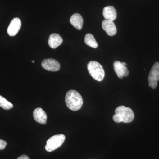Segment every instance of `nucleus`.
Returning <instances> with one entry per match:
<instances>
[{
	"mask_svg": "<svg viewBox=\"0 0 159 159\" xmlns=\"http://www.w3.org/2000/svg\"><path fill=\"white\" fill-rule=\"evenodd\" d=\"M65 101L67 106L73 111L79 110L82 107V97L77 91L71 90L66 94Z\"/></svg>",
	"mask_w": 159,
	"mask_h": 159,
	"instance_id": "1",
	"label": "nucleus"
},
{
	"mask_svg": "<svg viewBox=\"0 0 159 159\" xmlns=\"http://www.w3.org/2000/svg\"><path fill=\"white\" fill-rule=\"evenodd\" d=\"M88 70L89 73L94 79L101 81L105 77V72L102 66L95 61H91L88 64Z\"/></svg>",
	"mask_w": 159,
	"mask_h": 159,
	"instance_id": "2",
	"label": "nucleus"
},
{
	"mask_svg": "<svg viewBox=\"0 0 159 159\" xmlns=\"http://www.w3.org/2000/svg\"><path fill=\"white\" fill-rule=\"evenodd\" d=\"M66 137L63 134H57L53 136L47 141L45 149L48 152H51L59 148L65 140Z\"/></svg>",
	"mask_w": 159,
	"mask_h": 159,
	"instance_id": "3",
	"label": "nucleus"
},
{
	"mask_svg": "<svg viewBox=\"0 0 159 159\" xmlns=\"http://www.w3.org/2000/svg\"><path fill=\"white\" fill-rule=\"evenodd\" d=\"M115 113L121 117L122 122L124 123H130L133 121L134 118L133 111L124 106H120L117 107L115 110Z\"/></svg>",
	"mask_w": 159,
	"mask_h": 159,
	"instance_id": "4",
	"label": "nucleus"
},
{
	"mask_svg": "<svg viewBox=\"0 0 159 159\" xmlns=\"http://www.w3.org/2000/svg\"><path fill=\"white\" fill-rule=\"evenodd\" d=\"M148 84L152 89H155L159 80V63L156 62L152 66L148 77Z\"/></svg>",
	"mask_w": 159,
	"mask_h": 159,
	"instance_id": "5",
	"label": "nucleus"
},
{
	"mask_svg": "<svg viewBox=\"0 0 159 159\" xmlns=\"http://www.w3.org/2000/svg\"><path fill=\"white\" fill-rule=\"evenodd\" d=\"M42 66L45 70L51 72H56L60 69V64L56 60L49 58L44 60L41 63Z\"/></svg>",
	"mask_w": 159,
	"mask_h": 159,
	"instance_id": "6",
	"label": "nucleus"
},
{
	"mask_svg": "<svg viewBox=\"0 0 159 159\" xmlns=\"http://www.w3.org/2000/svg\"><path fill=\"white\" fill-rule=\"evenodd\" d=\"M21 27V21L18 18H15L9 24L7 32L9 36H14L18 33Z\"/></svg>",
	"mask_w": 159,
	"mask_h": 159,
	"instance_id": "7",
	"label": "nucleus"
},
{
	"mask_svg": "<svg viewBox=\"0 0 159 159\" xmlns=\"http://www.w3.org/2000/svg\"><path fill=\"white\" fill-rule=\"evenodd\" d=\"M114 70L116 74L118 77L120 79L123 77H126L128 76L129 72L126 66L123 65L122 62L116 61L114 63Z\"/></svg>",
	"mask_w": 159,
	"mask_h": 159,
	"instance_id": "8",
	"label": "nucleus"
},
{
	"mask_svg": "<svg viewBox=\"0 0 159 159\" xmlns=\"http://www.w3.org/2000/svg\"><path fill=\"white\" fill-rule=\"evenodd\" d=\"M102 29L109 36H114L116 34L117 29L113 21L104 20L102 23Z\"/></svg>",
	"mask_w": 159,
	"mask_h": 159,
	"instance_id": "9",
	"label": "nucleus"
},
{
	"mask_svg": "<svg viewBox=\"0 0 159 159\" xmlns=\"http://www.w3.org/2000/svg\"><path fill=\"white\" fill-rule=\"evenodd\" d=\"M33 115L36 122L42 124L47 123V115L43 109L40 107L35 109L33 111Z\"/></svg>",
	"mask_w": 159,
	"mask_h": 159,
	"instance_id": "10",
	"label": "nucleus"
},
{
	"mask_svg": "<svg viewBox=\"0 0 159 159\" xmlns=\"http://www.w3.org/2000/svg\"><path fill=\"white\" fill-rule=\"evenodd\" d=\"M102 14L105 20L113 21L117 17V12L116 9L112 6H108L104 7L102 11Z\"/></svg>",
	"mask_w": 159,
	"mask_h": 159,
	"instance_id": "11",
	"label": "nucleus"
},
{
	"mask_svg": "<svg viewBox=\"0 0 159 159\" xmlns=\"http://www.w3.org/2000/svg\"><path fill=\"white\" fill-rule=\"evenodd\" d=\"M63 39L59 34L54 33L51 34L49 38V46L52 49H55L61 45Z\"/></svg>",
	"mask_w": 159,
	"mask_h": 159,
	"instance_id": "12",
	"label": "nucleus"
},
{
	"mask_svg": "<svg viewBox=\"0 0 159 159\" xmlns=\"http://www.w3.org/2000/svg\"><path fill=\"white\" fill-rule=\"evenodd\" d=\"M70 22L74 28L80 30L82 28L83 19L79 13H75L71 16Z\"/></svg>",
	"mask_w": 159,
	"mask_h": 159,
	"instance_id": "13",
	"label": "nucleus"
},
{
	"mask_svg": "<svg viewBox=\"0 0 159 159\" xmlns=\"http://www.w3.org/2000/svg\"><path fill=\"white\" fill-rule=\"evenodd\" d=\"M84 42L86 44L93 48H97L98 46V43L96 41L93 35L90 33H88L86 34L84 38Z\"/></svg>",
	"mask_w": 159,
	"mask_h": 159,
	"instance_id": "14",
	"label": "nucleus"
},
{
	"mask_svg": "<svg viewBox=\"0 0 159 159\" xmlns=\"http://www.w3.org/2000/svg\"><path fill=\"white\" fill-rule=\"evenodd\" d=\"M13 107V104L11 102L0 95V107H2L4 110H9L12 108Z\"/></svg>",
	"mask_w": 159,
	"mask_h": 159,
	"instance_id": "15",
	"label": "nucleus"
},
{
	"mask_svg": "<svg viewBox=\"0 0 159 159\" xmlns=\"http://www.w3.org/2000/svg\"><path fill=\"white\" fill-rule=\"evenodd\" d=\"M113 119L114 121L117 123H120V122H122L121 117L118 114H115L113 116Z\"/></svg>",
	"mask_w": 159,
	"mask_h": 159,
	"instance_id": "16",
	"label": "nucleus"
},
{
	"mask_svg": "<svg viewBox=\"0 0 159 159\" xmlns=\"http://www.w3.org/2000/svg\"><path fill=\"white\" fill-rule=\"evenodd\" d=\"M7 144V142L6 141L0 139V150H3L5 149Z\"/></svg>",
	"mask_w": 159,
	"mask_h": 159,
	"instance_id": "17",
	"label": "nucleus"
},
{
	"mask_svg": "<svg viewBox=\"0 0 159 159\" xmlns=\"http://www.w3.org/2000/svg\"><path fill=\"white\" fill-rule=\"evenodd\" d=\"M17 159H29V157L28 156L26 155H23L19 157Z\"/></svg>",
	"mask_w": 159,
	"mask_h": 159,
	"instance_id": "18",
	"label": "nucleus"
},
{
	"mask_svg": "<svg viewBox=\"0 0 159 159\" xmlns=\"http://www.w3.org/2000/svg\"><path fill=\"white\" fill-rule=\"evenodd\" d=\"M122 64L124 66H126V63H125V62H122Z\"/></svg>",
	"mask_w": 159,
	"mask_h": 159,
	"instance_id": "19",
	"label": "nucleus"
},
{
	"mask_svg": "<svg viewBox=\"0 0 159 159\" xmlns=\"http://www.w3.org/2000/svg\"><path fill=\"white\" fill-rule=\"evenodd\" d=\"M32 62H33V63L34 62V61H32Z\"/></svg>",
	"mask_w": 159,
	"mask_h": 159,
	"instance_id": "20",
	"label": "nucleus"
}]
</instances>
